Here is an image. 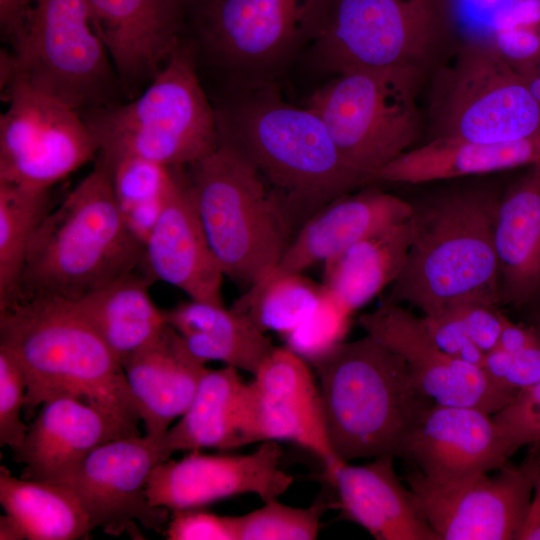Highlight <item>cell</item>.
Wrapping results in <instances>:
<instances>
[{
  "mask_svg": "<svg viewBox=\"0 0 540 540\" xmlns=\"http://www.w3.org/2000/svg\"><path fill=\"white\" fill-rule=\"evenodd\" d=\"M253 376L243 395V445L294 442L323 461L327 476L344 463L330 446L319 386L305 359L287 347H275Z\"/></svg>",
  "mask_w": 540,
  "mask_h": 540,
  "instance_id": "2e32d148",
  "label": "cell"
},
{
  "mask_svg": "<svg viewBox=\"0 0 540 540\" xmlns=\"http://www.w3.org/2000/svg\"><path fill=\"white\" fill-rule=\"evenodd\" d=\"M425 78L402 68L348 70L319 87L306 107L322 119L349 166L372 184L425 129L418 106Z\"/></svg>",
  "mask_w": 540,
  "mask_h": 540,
  "instance_id": "30bf717a",
  "label": "cell"
},
{
  "mask_svg": "<svg viewBox=\"0 0 540 540\" xmlns=\"http://www.w3.org/2000/svg\"><path fill=\"white\" fill-rule=\"evenodd\" d=\"M409 245L408 220L373 233L324 262L322 285L353 314L395 282Z\"/></svg>",
  "mask_w": 540,
  "mask_h": 540,
  "instance_id": "f546056e",
  "label": "cell"
},
{
  "mask_svg": "<svg viewBox=\"0 0 540 540\" xmlns=\"http://www.w3.org/2000/svg\"><path fill=\"white\" fill-rule=\"evenodd\" d=\"M540 342V334L532 325L506 320L499 337L498 347L512 354Z\"/></svg>",
  "mask_w": 540,
  "mask_h": 540,
  "instance_id": "bcb514c9",
  "label": "cell"
},
{
  "mask_svg": "<svg viewBox=\"0 0 540 540\" xmlns=\"http://www.w3.org/2000/svg\"><path fill=\"white\" fill-rule=\"evenodd\" d=\"M201 0H184L187 11H189L193 6H195Z\"/></svg>",
  "mask_w": 540,
  "mask_h": 540,
  "instance_id": "f5cc1de1",
  "label": "cell"
},
{
  "mask_svg": "<svg viewBox=\"0 0 540 540\" xmlns=\"http://www.w3.org/2000/svg\"><path fill=\"white\" fill-rule=\"evenodd\" d=\"M136 435L141 434L133 433L97 408L73 397L59 396L41 405L14 458L24 464L22 478L52 481L98 446Z\"/></svg>",
  "mask_w": 540,
  "mask_h": 540,
  "instance_id": "603a6c76",
  "label": "cell"
},
{
  "mask_svg": "<svg viewBox=\"0 0 540 540\" xmlns=\"http://www.w3.org/2000/svg\"><path fill=\"white\" fill-rule=\"evenodd\" d=\"M0 503L29 540H76L93 530L77 495L67 486L17 478L0 466Z\"/></svg>",
  "mask_w": 540,
  "mask_h": 540,
  "instance_id": "1f68e13d",
  "label": "cell"
},
{
  "mask_svg": "<svg viewBox=\"0 0 540 540\" xmlns=\"http://www.w3.org/2000/svg\"><path fill=\"white\" fill-rule=\"evenodd\" d=\"M532 315H531V323L537 332L540 334V303L531 308Z\"/></svg>",
  "mask_w": 540,
  "mask_h": 540,
  "instance_id": "816d5d0a",
  "label": "cell"
},
{
  "mask_svg": "<svg viewBox=\"0 0 540 540\" xmlns=\"http://www.w3.org/2000/svg\"><path fill=\"white\" fill-rule=\"evenodd\" d=\"M162 439L148 435L118 438L91 451L64 475L52 480L69 487L89 516L92 529L141 538L137 522L161 532L165 508L152 506L146 488L152 470L167 460Z\"/></svg>",
  "mask_w": 540,
  "mask_h": 540,
  "instance_id": "9a60e30c",
  "label": "cell"
},
{
  "mask_svg": "<svg viewBox=\"0 0 540 540\" xmlns=\"http://www.w3.org/2000/svg\"><path fill=\"white\" fill-rule=\"evenodd\" d=\"M129 100L156 77L184 39V0H85Z\"/></svg>",
  "mask_w": 540,
  "mask_h": 540,
  "instance_id": "d6986e66",
  "label": "cell"
},
{
  "mask_svg": "<svg viewBox=\"0 0 540 540\" xmlns=\"http://www.w3.org/2000/svg\"><path fill=\"white\" fill-rule=\"evenodd\" d=\"M122 367L145 434L156 439H162L171 423L185 413L209 369L167 323L127 357Z\"/></svg>",
  "mask_w": 540,
  "mask_h": 540,
  "instance_id": "cb8c5ba5",
  "label": "cell"
},
{
  "mask_svg": "<svg viewBox=\"0 0 540 540\" xmlns=\"http://www.w3.org/2000/svg\"><path fill=\"white\" fill-rule=\"evenodd\" d=\"M245 386L232 366L208 369L188 409L161 440L166 458L178 451L244 446L240 425Z\"/></svg>",
  "mask_w": 540,
  "mask_h": 540,
  "instance_id": "4dcf8cb0",
  "label": "cell"
},
{
  "mask_svg": "<svg viewBox=\"0 0 540 540\" xmlns=\"http://www.w3.org/2000/svg\"><path fill=\"white\" fill-rule=\"evenodd\" d=\"M391 456L340 464L329 476L345 516L378 540H440L398 478Z\"/></svg>",
  "mask_w": 540,
  "mask_h": 540,
  "instance_id": "484cf974",
  "label": "cell"
},
{
  "mask_svg": "<svg viewBox=\"0 0 540 540\" xmlns=\"http://www.w3.org/2000/svg\"><path fill=\"white\" fill-rule=\"evenodd\" d=\"M219 142L260 174L296 232L333 200L371 183L345 161L322 119L261 87L215 109Z\"/></svg>",
  "mask_w": 540,
  "mask_h": 540,
  "instance_id": "7a4b0ae2",
  "label": "cell"
},
{
  "mask_svg": "<svg viewBox=\"0 0 540 540\" xmlns=\"http://www.w3.org/2000/svg\"><path fill=\"white\" fill-rule=\"evenodd\" d=\"M512 359V353L496 346L484 354L481 368L493 382L504 387L503 380L511 366Z\"/></svg>",
  "mask_w": 540,
  "mask_h": 540,
  "instance_id": "7dc6e473",
  "label": "cell"
},
{
  "mask_svg": "<svg viewBox=\"0 0 540 540\" xmlns=\"http://www.w3.org/2000/svg\"><path fill=\"white\" fill-rule=\"evenodd\" d=\"M370 185L333 200L311 216L268 277L302 273L355 242L409 219L411 205L406 198Z\"/></svg>",
  "mask_w": 540,
  "mask_h": 540,
  "instance_id": "7402d4cb",
  "label": "cell"
},
{
  "mask_svg": "<svg viewBox=\"0 0 540 540\" xmlns=\"http://www.w3.org/2000/svg\"><path fill=\"white\" fill-rule=\"evenodd\" d=\"M196 57L192 42L183 39L138 96L81 112L97 156L183 167L211 154L219 145L216 111L200 82Z\"/></svg>",
  "mask_w": 540,
  "mask_h": 540,
  "instance_id": "8992f818",
  "label": "cell"
},
{
  "mask_svg": "<svg viewBox=\"0 0 540 540\" xmlns=\"http://www.w3.org/2000/svg\"><path fill=\"white\" fill-rule=\"evenodd\" d=\"M0 182L49 190L98 155L81 113L21 78L0 87Z\"/></svg>",
  "mask_w": 540,
  "mask_h": 540,
  "instance_id": "4fadbf2b",
  "label": "cell"
},
{
  "mask_svg": "<svg viewBox=\"0 0 540 540\" xmlns=\"http://www.w3.org/2000/svg\"><path fill=\"white\" fill-rule=\"evenodd\" d=\"M0 346L24 371L29 417L47 400L69 396L141 434L122 364L69 301L35 297L0 307Z\"/></svg>",
  "mask_w": 540,
  "mask_h": 540,
  "instance_id": "3957f363",
  "label": "cell"
},
{
  "mask_svg": "<svg viewBox=\"0 0 540 540\" xmlns=\"http://www.w3.org/2000/svg\"><path fill=\"white\" fill-rule=\"evenodd\" d=\"M264 503L259 509L235 516L237 540H314L329 507L322 500L307 508L291 507L277 498Z\"/></svg>",
  "mask_w": 540,
  "mask_h": 540,
  "instance_id": "d590c367",
  "label": "cell"
},
{
  "mask_svg": "<svg viewBox=\"0 0 540 540\" xmlns=\"http://www.w3.org/2000/svg\"><path fill=\"white\" fill-rule=\"evenodd\" d=\"M421 317L429 336L443 352L481 367L485 353L471 341L453 309Z\"/></svg>",
  "mask_w": 540,
  "mask_h": 540,
  "instance_id": "60d3db41",
  "label": "cell"
},
{
  "mask_svg": "<svg viewBox=\"0 0 540 540\" xmlns=\"http://www.w3.org/2000/svg\"><path fill=\"white\" fill-rule=\"evenodd\" d=\"M163 311L166 323L204 362L220 361L254 375L275 349L266 332L232 307L190 300Z\"/></svg>",
  "mask_w": 540,
  "mask_h": 540,
  "instance_id": "83f0119b",
  "label": "cell"
},
{
  "mask_svg": "<svg viewBox=\"0 0 540 540\" xmlns=\"http://www.w3.org/2000/svg\"><path fill=\"white\" fill-rule=\"evenodd\" d=\"M495 249L501 306L540 303V163L505 185L497 216Z\"/></svg>",
  "mask_w": 540,
  "mask_h": 540,
  "instance_id": "d4e9b609",
  "label": "cell"
},
{
  "mask_svg": "<svg viewBox=\"0 0 540 540\" xmlns=\"http://www.w3.org/2000/svg\"><path fill=\"white\" fill-rule=\"evenodd\" d=\"M540 163V133L500 142L427 140L400 155L373 177V183L418 185L500 173Z\"/></svg>",
  "mask_w": 540,
  "mask_h": 540,
  "instance_id": "4316f807",
  "label": "cell"
},
{
  "mask_svg": "<svg viewBox=\"0 0 540 540\" xmlns=\"http://www.w3.org/2000/svg\"><path fill=\"white\" fill-rule=\"evenodd\" d=\"M529 446L519 464L452 484L432 483L410 466L407 487L440 540H517L540 473V442Z\"/></svg>",
  "mask_w": 540,
  "mask_h": 540,
  "instance_id": "5bb4252c",
  "label": "cell"
},
{
  "mask_svg": "<svg viewBox=\"0 0 540 540\" xmlns=\"http://www.w3.org/2000/svg\"><path fill=\"white\" fill-rule=\"evenodd\" d=\"M153 282L133 271L69 301L121 364L166 325L164 311L149 292Z\"/></svg>",
  "mask_w": 540,
  "mask_h": 540,
  "instance_id": "f1b7e54d",
  "label": "cell"
},
{
  "mask_svg": "<svg viewBox=\"0 0 540 540\" xmlns=\"http://www.w3.org/2000/svg\"><path fill=\"white\" fill-rule=\"evenodd\" d=\"M540 381V342L513 354L511 366L503 385L517 395L518 392Z\"/></svg>",
  "mask_w": 540,
  "mask_h": 540,
  "instance_id": "ee69618b",
  "label": "cell"
},
{
  "mask_svg": "<svg viewBox=\"0 0 540 540\" xmlns=\"http://www.w3.org/2000/svg\"><path fill=\"white\" fill-rule=\"evenodd\" d=\"M27 382L15 356L0 346V444L16 452L25 440L29 425L21 420Z\"/></svg>",
  "mask_w": 540,
  "mask_h": 540,
  "instance_id": "74e56055",
  "label": "cell"
},
{
  "mask_svg": "<svg viewBox=\"0 0 540 540\" xmlns=\"http://www.w3.org/2000/svg\"><path fill=\"white\" fill-rule=\"evenodd\" d=\"M322 293V284L302 273H286L249 288L232 308L246 313L262 331L285 336L308 316Z\"/></svg>",
  "mask_w": 540,
  "mask_h": 540,
  "instance_id": "e575fe53",
  "label": "cell"
},
{
  "mask_svg": "<svg viewBox=\"0 0 540 540\" xmlns=\"http://www.w3.org/2000/svg\"><path fill=\"white\" fill-rule=\"evenodd\" d=\"M113 194L130 231L143 244L161 214L174 180V167L134 156L104 158Z\"/></svg>",
  "mask_w": 540,
  "mask_h": 540,
  "instance_id": "d6a6232c",
  "label": "cell"
},
{
  "mask_svg": "<svg viewBox=\"0 0 540 540\" xmlns=\"http://www.w3.org/2000/svg\"><path fill=\"white\" fill-rule=\"evenodd\" d=\"M27 5V0H0L1 35L11 48L22 31Z\"/></svg>",
  "mask_w": 540,
  "mask_h": 540,
  "instance_id": "f6af8a7d",
  "label": "cell"
},
{
  "mask_svg": "<svg viewBox=\"0 0 540 540\" xmlns=\"http://www.w3.org/2000/svg\"><path fill=\"white\" fill-rule=\"evenodd\" d=\"M143 254L144 244L128 228L109 173L97 160L37 228L12 302L76 300L135 271Z\"/></svg>",
  "mask_w": 540,
  "mask_h": 540,
  "instance_id": "5b68a950",
  "label": "cell"
},
{
  "mask_svg": "<svg viewBox=\"0 0 540 540\" xmlns=\"http://www.w3.org/2000/svg\"><path fill=\"white\" fill-rule=\"evenodd\" d=\"M140 267L153 281L177 287L190 300L223 304L224 274L195 209L185 166L174 167L173 183L144 244Z\"/></svg>",
  "mask_w": 540,
  "mask_h": 540,
  "instance_id": "44dd1931",
  "label": "cell"
},
{
  "mask_svg": "<svg viewBox=\"0 0 540 540\" xmlns=\"http://www.w3.org/2000/svg\"><path fill=\"white\" fill-rule=\"evenodd\" d=\"M534 69L540 72V57Z\"/></svg>",
  "mask_w": 540,
  "mask_h": 540,
  "instance_id": "db71d44e",
  "label": "cell"
},
{
  "mask_svg": "<svg viewBox=\"0 0 540 540\" xmlns=\"http://www.w3.org/2000/svg\"><path fill=\"white\" fill-rule=\"evenodd\" d=\"M455 21L453 0H326L313 43L336 74L402 68L428 76L446 60Z\"/></svg>",
  "mask_w": 540,
  "mask_h": 540,
  "instance_id": "9c48e42d",
  "label": "cell"
},
{
  "mask_svg": "<svg viewBox=\"0 0 540 540\" xmlns=\"http://www.w3.org/2000/svg\"><path fill=\"white\" fill-rule=\"evenodd\" d=\"M277 441H265L242 455L191 451L180 460L167 459L152 470L146 488L152 506L175 511L203 508L218 500L255 494L264 502L278 498L293 483L280 466Z\"/></svg>",
  "mask_w": 540,
  "mask_h": 540,
  "instance_id": "ac0fdd59",
  "label": "cell"
},
{
  "mask_svg": "<svg viewBox=\"0 0 540 540\" xmlns=\"http://www.w3.org/2000/svg\"><path fill=\"white\" fill-rule=\"evenodd\" d=\"M186 167L195 209L224 276L248 290L275 270L293 230L260 174L230 145L219 142Z\"/></svg>",
  "mask_w": 540,
  "mask_h": 540,
  "instance_id": "52a82bcc",
  "label": "cell"
},
{
  "mask_svg": "<svg viewBox=\"0 0 540 540\" xmlns=\"http://www.w3.org/2000/svg\"><path fill=\"white\" fill-rule=\"evenodd\" d=\"M471 341L484 353L498 345L503 326L508 319L500 307L468 303L452 308Z\"/></svg>",
  "mask_w": 540,
  "mask_h": 540,
  "instance_id": "b9f144b4",
  "label": "cell"
},
{
  "mask_svg": "<svg viewBox=\"0 0 540 540\" xmlns=\"http://www.w3.org/2000/svg\"><path fill=\"white\" fill-rule=\"evenodd\" d=\"M492 416L512 455L525 445L540 442V381L518 392Z\"/></svg>",
  "mask_w": 540,
  "mask_h": 540,
  "instance_id": "f35d334b",
  "label": "cell"
},
{
  "mask_svg": "<svg viewBox=\"0 0 540 540\" xmlns=\"http://www.w3.org/2000/svg\"><path fill=\"white\" fill-rule=\"evenodd\" d=\"M511 456L492 414L435 404L413 430L402 460L432 483L452 484L497 470Z\"/></svg>",
  "mask_w": 540,
  "mask_h": 540,
  "instance_id": "ffe728a7",
  "label": "cell"
},
{
  "mask_svg": "<svg viewBox=\"0 0 540 540\" xmlns=\"http://www.w3.org/2000/svg\"><path fill=\"white\" fill-rule=\"evenodd\" d=\"M330 446L341 462L403 459L413 430L435 402L404 359L367 334L312 363Z\"/></svg>",
  "mask_w": 540,
  "mask_h": 540,
  "instance_id": "277c9868",
  "label": "cell"
},
{
  "mask_svg": "<svg viewBox=\"0 0 540 540\" xmlns=\"http://www.w3.org/2000/svg\"><path fill=\"white\" fill-rule=\"evenodd\" d=\"M172 512L164 532L169 540H237L235 516H219L202 508Z\"/></svg>",
  "mask_w": 540,
  "mask_h": 540,
  "instance_id": "ab89813d",
  "label": "cell"
},
{
  "mask_svg": "<svg viewBox=\"0 0 540 540\" xmlns=\"http://www.w3.org/2000/svg\"><path fill=\"white\" fill-rule=\"evenodd\" d=\"M510 1L512 0H453L454 14L465 7L469 10H477V13L485 18L484 27L491 14Z\"/></svg>",
  "mask_w": 540,
  "mask_h": 540,
  "instance_id": "681fc988",
  "label": "cell"
},
{
  "mask_svg": "<svg viewBox=\"0 0 540 540\" xmlns=\"http://www.w3.org/2000/svg\"><path fill=\"white\" fill-rule=\"evenodd\" d=\"M27 1L22 31L10 50L13 70L7 82L21 78L80 113L121 102V83L86 1Z\"/></svg>",
  "mask_w": 540,
  "mask_h": 540,
  "instance_id": "8fae6325",
  "label": "cell"
},
{
  "mask_svg": "<svg viewBox=\"0 0 540 540\" xmlns=\"http://www.w3.org/2000/svg\"><path fill=\"white\" fill-rule=\"evenodd\" d=\"M351 316L352 313L323 287L313 310L284 336L286 347L312 364L344 342Z\"/></svg>",
  "mask_w": 540,
  "mask_h": 540,
  "instance_id": "8d00e7d4",
  "label": "cell"
},
{
  "mask_svg": "<svg viewBox=\"0 0 540 540\" xmlns=\"http://www.w3.org/2000/svg\"><path fill=\"white\" fill-rule=\"evenodd\" d=\"M326 0H201L187 27L217 65L265 76L313 41Z\"/></svg>",
  "mask_w": 540,
  "mask_h": 540,
  "instance_id": "7c38bea8",
  "label": "cell"
},
{
  "mask_svg": "<svg viewBox=\"0 0 540 540\" xmlns=\"http://www.w3.org/2000/svg\"><path fill=\"white\" fill-rule=\"evenodd\" d=\"M430 76L427 140L500 142L540 133V104L486 38L464 39Z\"/></svg>",
  "mask_w": 540,
  "mask_h": 540,
  "instance_id": "ba28073f",
  "label": "cell"
},
{
  "mask_svg": "<svg viewBox=\"0 0 540 540\" xmlns=\"http://www.w3.org/2000/svg\"><path fill=\"white\" fill-rule=\"evenodd\" d=\"M517 540H540V473L536 478L526 518Z\"/></svg>",
  "mask_w": 540,
  "mask_h": 540,
  "instance_id": "c3c4849f",
  "label": "cell"
},
{
  "mask_svg": "<svg viewBox=\"0 0 540 540\" xmlns=\"http://www.w3.org/2000/svg\"><path fill=\"white\" fill-rule=\"evenodd\" d=\"M362 329L398 353L420 388L435 404L494 414L516 394L493 382L477 365L443 352L429 336L422 317L385 299L358 320Z\"/></svg>",
  "mask_w": 540,
  "mask_h": 540,
  "instance_id": "e0dca14e",
  "label": "cell"
},
{
  "mask_svg": "<svg viewBox=\"0 0 540 540\" xmlns=\"http://www.w3.org/2000/svg\"><path fill=\"white\" fill-rule=\"evenodd\" d=\"M514 27L540 28V0L510 1L491 14L478 36L492 30Z\"/></svg>",
  "mask_w": 540,
  "mask_h": 540,
  "instance_id": "7bdbcfd3",
  "label": "cell"
},
{
  "mask_svg": "<svg viewBox=\"0 0 540 540\" xmlns=\"http://www.w3.org/2000/svg\"><path fill=\"white\" fill-rule=\"evenodd\" d=\"M51 190L0 182V307L17 294L30 242L54 207Z\"/></svg>",
  "mask_w": 540,
  "mask_h": 540,
  "instance_id": "836d02e7",
  "label": "cell"
},
{
  "mask_svg": "<svg viewBox=\"0 0 540 540\" xmlns=\"http://www.w3.org/2000/svg\"><path fill=\"white\" fill-rule=\"evenodd\" d=\"M429 184L406 198L410 245L386 299L422 315L468 303L500 307L495 229L506 183L490 174Z\"/></svg>",
  "mask_w": 540,
  "mask_h": 540,
  "instance_id": "6da1fadb",
  "label": "cell"
},
{
  "mask_svg": "<svg viewBox=\"0 0 540 540\" xmlns=\"http://www.w3.org/2000/svg\"><path fill=\"white\" fill-rule=\"evenodd\" d=\"M0 539L1 540H22L26 539L19 523L10 515L5 514L0 518Z\"/></svg>",
  "mask_w": 540,
  "mask_h": 540,
  "instance_id": "f907efd6",
  "label": "cell"
}]
</instances>
